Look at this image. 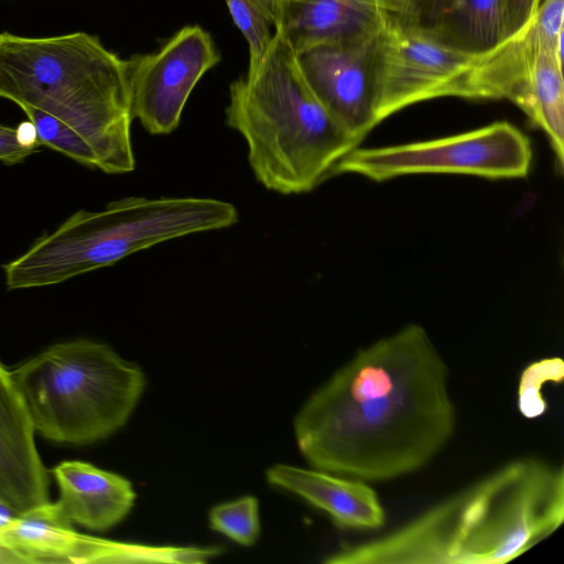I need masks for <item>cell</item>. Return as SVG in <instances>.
<instances>
[{"label": "cell", "instance_id": "obj_4", "mask_svg": "<svg viewBox=\"0 0 564 564\" xmlns=\"http://www.w3.org/2000/svg\"><path fill=\"white\" fill-rule=\"evenodd\" d=\"M225 115L256 178L283 195L311 192L360 144L316 97L279 26L260 62L230 84Z\"/></svg>", "mask_w": 564, "mask_h": 564}, {"label": "cell", "instance_id": "obj_19", "mask_svg": "<svg viewBox=\"0 0 564 564\" xmlns=\"http://www.w3.org/2000/svg\"><path fill=\"white\" fill-rule=\"evenodd\" d=\"M230 15L249 47V67L265 54L275 31L272 0H225Z\"/></svg>", "mask_w": 564, "mask_h": 564}, {"label": "cell", "instance_id": "obj_26", "mask_svg": "<svg viewBox=\"0 0 564 564\" xmlns=\"http://www.w3.org/2000/svg\"><path fill=\"white\" fill-rule=\"evenodd\" d=\"M274 1H275V0H274ZM276 1H279V0H276Z\"/></svg>", "mask_w": 564, "mask_h": 564}, {"label": "cell", "instance_id": "obj_24", "mask_svg": "<svg viewBox=\"0 0 564 564\" xmlns=\"http://www.w3.org/2000/svg\"><path fill=\"white\" fill-rule=\"evenodd\" d=\"M539 4L540 0H502L503 42L528 26Z\"/></svg>", "mask_w": 564, "mask_h": 564}, {"label": "cell", "instance_id": "obj_15", "mask_svg": "<svg viewBox=\"0 0 564 564\" xmlns=\"http://www.w3.org/2000/svg\"><path fill=\"white\" fill-rule=\"evenodd\" d=\"M265 478L325 512L340 530L372 531L386 523L381 500L366 481L289 464L269 467Z\"/></svg>", "mask_w": 564, "mask_h": 564}, {"label": "cell", "instance_id": "obj_5", "mask_svg": "<svg viewBox=\"0 0 564 564\" xmlns=\"http://www.w3.org/2000/svg\"><path fill=\"white\" fill-rule=\"evenodd\" d=\"M238 218L231 203L204 197L130 196L99 212L80 209L2 264L6 285L58 284L167 240L231 227Z\"/></svg>", "mask_w": 564, "mask_h": 564}, {"label": "cell", "instance_id": "obj_27", "mask_svg": "<svg viewBox=\"0 0 564 564\" xmlns=\"http://www.w3.org/2000/svg\"><path fill=\"white\" fill-rule=\"evenodd\" d=\"M276 1V0H275Z\"/></svg>", "mask_w": 564, "mask_h": 564}, {"label": "cell", "instance_id": "obj_10", "mask_svg": "<svg viewBox=\"0 0 564 564\" xmlns=\"http://www.w3.org/2000/svg\"><path fill=\"white\" fill-rule=\"evenodd\" d=\"M198 546L143 545L80 534L67 525L30 513L0 523V562L196 563Z\"/></svg>", "mask_w": 564, "mask_h": 564}, {"label": "cell", "instance_id": "obj_8", "mask_svg": "<svg viewBox=\"0 0 564 564\" xmlns=\"http://www.w3.org/2000/svg\"><path fill=\"white\" fill-rule=\"evenodd\" d=\"M476 57L441 43L400 15L394 18L381 32L377 48V124L420 101L446 96L468 99Z\"/></svg>", "mask_w": 564, "mask_h": 564}, {"label": "cell", "instance_id": "obj_18", "mask_svg": "<svg viewBox=\"0 0 564 564\" xmlns=\"http://www.w3.org/2000/svg\"><path fill=\"white\" fill-rule=\"evenodd\" d=\"M563 57L542 46L533 66L528 118L547 137L556 164L564 162Z\"/></svg>", "mask_w": 564, "mask_h": 564}, {"label": "cell", "instance_id": "obj_14", "mask_svg": "<svg viewBox=\"0 0 564 564\" xmlns=\"http://www.w3.org/2000/svg\"><path fill=\"white\" fill-rule=\"evenodd\" d=\"M52 473L58 499L31 513L104 531L122 521L134 505L137 494L131 481L116 473L79 460L63 462Z\"/></svg>", "mask_w": 564, "mask_h": 564}, {"label": "cell", "instance_id": "obj_21", "mask_svg": "<svg viewBox=\"0 0 564 564\" xmlns=\"http://www.w3.org/2000/svg\"><path fill=\"white\" fill-rule=\"evenodd\" d=\"M208 522L212 530L240 545L251 546L261 531L259 501L248 495L218 503L209 510Z\"/></svg>", "mask_w": 564, "mask_h": 564}, {"label": "cell", "instance_id": "obj_7", "mask_svg": "<svg viewBox=\"0 0 564 564\" xmlns=\"http://www.w3.org/2000/svg\"><path fill=\"white\" fill-rule=\"evenodd\" d=\"M529 138L516 126L497 121L444 138L348 152L333 174H358L376 182L412 174H465L523 178L532 162Z\"/></svg>", "mask_w": 564, "mask_h": 564}, {"label": "cell", "instance_id": "obj_25", "mask_svg": "<svg viewBox=\"0 0 564 564\" xmlns=\"http://www.w3.org/2000/svg\"><path fill=\"white\" fill-rule=\"evenodd\" d=\"M9 517H11L7 511L0 508V523L6 521Z\"/></svg>", "mask_w": 564, "mask_h": 564}, {"label": "cell", "instance_id": "obj_23", "mask_svg": "<svg viewBox=\"0 0 564 564\" xmlns=\"http://www.w3.org/2000/svg\"><path fill=\"white\" fill-rule=\"evenodd\" d=\"M42 147L33 124L23 122L17 128L0 124V161L17 164Z\"/></svg>", "mask_w": 564, "mask_h": 564}, {"label": "cell", "instance_id": "obj_2", "mask_svg": "<svg viewBox=\"0 0 564 564\" xmlns=\"http://www.w3.org/2000/svg\"><path fill=\"white\" fill-rule=\"evenodd\" d=\"M563 521V465L524 456L382 535L344 544L324 563L506 564L546 540Z\"/></svg>", "mask_w": 564, "mask_h": 564}, {"label": "cell", "instance_id": "obj_1", "mask_svg": "<svg viewBox=\"0 0 564 564\" xmlns=\"http://www.w3.org/2000/svg\"><path fill=\"white\" fill-rule=\"evenodd\" d=\"M448 375L420 324L360 348L297 411L300 453L311 467L366 482L424 468L455 433Z\"/></svg>", "mask_w": 564, "mask_h": 564}, {"label": "cell", "instance_id": "obj_12", "mask_svg": "<svg viewBox=\"0 0 564 564\" xmlns=\"http://www.w3.org/2000/svg\"><path fill=\"white\" fill-rule=\"evenodd\" d=\"M35 433L11 370L0 361V508L13 517L50 502L48 474Z\"/></svg>", "mask_w": 564, "mask_h": 564}, {"label": "cell", "instance_id": "obj_22", "mask_svg": "<svg viewBox=\"0 0 564 564\" xmlns=\"http://www.w3.org/2000/svg\"><path fill=\"white\" fill-rule=\"evenodd\" d=\"M564 379L562 357H544L528 364L521 371L517 387V409L519 413L533 420L547 412L549 404L542 393L547 382L560 384Z\"/></svg>", "mask_w": 564, "mask_h": 564}, {"label": "cell", "instance_id": "obj_13", "mask_svg": "<svg viewBox=\"0 0 564 564\" xmlns=\"http://www.w3.org/2000/svg\"><path fill=\"white\" fill-rule=\"evenodd\" d=\"M275 26L299 53L330 41L380 33L404 9L405 0H272Z\"/></svg>", "mask_w": 564, "mask_h": 564}, {"label": "cell", "instance_id": "obj_6", "mask_svg": "<svg viewBox=\"0 0 564 564\" xmlns=\"http://www.w3.org/2000/svg\"><path fill=\"white\" fill-rule=\"evenodd\" d=\"M11 375L36 433L74 445L91 444L120 430L147 383L139 366L108 344L90 339L52 345Z\"/></svg>", "mask_w": 564, "mask_h": 564}, {"label": "cell", "instance_id": "obj_9", "mask_svg": "<svg viewBox=\"0 0 564 564\" xmlns=\"http://www.w3.org/2000/svg\"><path fill=\"white\" fill-rule=\"evenodd\" d=\"M219 61L212 36L198 25L182 28L154 53L124 59L133 119L151 134L173 132L194 87Z\"/></svg>", "mask_w": 564, "mask_h": 564}, {"label": "cell", "instance_id": "obj_11", "mask_svg": "<svg viewBox=\"0 0 564 564\" xmlns=\"http://www.w3.org/2000/svg\"><path fill=\"white\" fill-rule=\"evenodd\" d=\"M381 32L324 42L296 53L316 97L359 142L377 126L375 82Z\"/></svg>", "mask_w": 564, "mask_h": 564}, {"label": "cell", "instance_id": "obj_16", "mask_svg": "<svg viewBox=\"0 0 564 564\" xmlns=\"http://www.w3.org/2000/svg\"><path fill=\"white\" fill-rule=\"evenodd\" d=\"M403 19L471 56L503 42L502 0H406Z\"/></svg>", "mask_w": 564, "mask_h": 564}, {"label": "cell", "instance_id": "obj_17", "mask_svg": "<svg viewBox=\"0 0 564 564\" xmlns=\"http://www.w3.org/2000/svg\"><path fill=\"white\" fill-rule=\"evenodd\" d=\"M542 46L563 57V46L532 19L522 32L477 56L468 77V99H508L528 116L533 66Z\"/></svg>", "mask_w": 564, "mask_h": 564}, {"label": "cell", "instance_id": "obj_3", "mask_svg": "<svg viewBox=\"0 0 564 564\" xmlns=\"http://www.w3.org/2000/svg\"><path fill=\"white\" fill-rule=\"evenodd\" d=\"M0 98L36 108L72 127L95 151L100 171L134 170L126 63L98 36L1 32Z\"/></svg>", "mask_w": 564, "mask_h": 564}, {"label": "cell", "instance_id": "obj_20", "mask_svg": "<svg viewBox=\"0 0 564 564\" xmlns=\"http://www.w3.org/2000/svg\"><path fill=\"white\" fill-rule=\"evenodd\" d=\"M33 124L37 141L76 162L99 170L98 158L88 142L59 119L30 106L20 107Z\"/></svg>", "mask_w": 564, "mask_h": 564}]
</instances>
